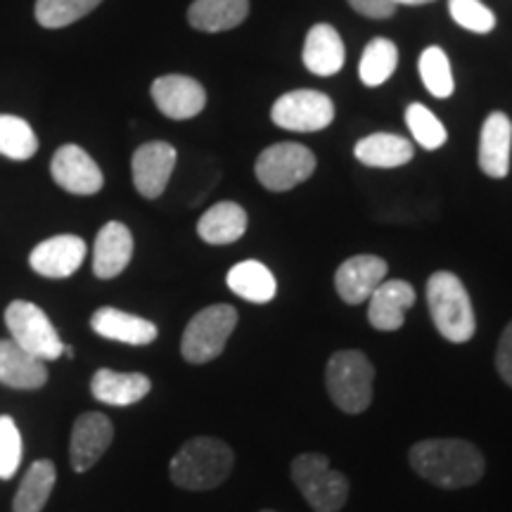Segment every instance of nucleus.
I'll return each mask as SVG.
<instances>
[{"instance_id": "5", "label": "nucleus", "mask_w": 512, "mask_h": 512, "mask_svg": "<svg viewBox=\"0 0 512 512\" xmlns=\"http://www.w3.org/2000/svg\"><path fill=\"white\" fill-rule=\"evenodd\" d=\"M292 482L304 501L316 512H339L349 498V482L342 472L332 470L323 453H302L292 460Z\"/></svg>"}, {"instance_id": "1", "label": "nucleus", "mask_w": 512, "mask_h": 512, "mask_svg": "<svg viewBox=\"0 0 512 512\" xmlns=\"http://www.w3.org/2000/svg\"><path fill=\"white\" fill-rule=\"evenodd\" d=\"M411 467L422 479L441 489H465L484 477L482 451L465 439H425L408 453Z\"/></svg>"}, {"instance_id": "23", "label": "nucleus", "mask_w": 512, "mask_h": 512, "mask_svg": "<svg viewBox=\"0 0 512 512\" xmlns=\"http://www.w3.org/2000/svg\"><path fill=\"white\" fill-rule=\"evenodd\" d=\"M247 211L238 202H219L197 221V235L207 245H233L247 233Z\"/></svg>"}, {"instance_id": "11", "label": "nucleus", "mask_w": 512, "mask_h": 512, "mask_svg": "<svg viewBox=\"0 0 512 512\" xmlns=\"http://www.w3.org/2000/svg\"><path fill=\"white\" fill-rule=\"evenodd\" d=\"M50 176L72 195H95L105 185L100 166L79 145H62L50 162Z\"/></svg>"}, {"instance_id": "7", "label": "nucleus", "mask_w": 512, "mask_h": 512, "mask_svg": "<svg viewBox=\"0 0 512 512\" xmlns=\"http://www.w3.org/2000/svg\"><path fill=\"white\" fill-rule=\"evenodd\" d=\"M316 171V155L299 143H278L266 147L256 159V181L271 192H287L309 181Z\"/></svg>"}, {"instance_id": "28", "label": "nucleus", "mask_w": 512, "mask_h": 512, "mask_svg": "<svg viewBox=\"0 0 512 512\" xmlns=\"http://www.w3.org/2000/svg\"><path fill=\"white\" fill-rule=\"evenodd\" d=\"M399 64V48L389 38H373L361 55L358 64V79L368 88H377L392 79Z\"/></svg>"}, {"instance_id": "12", "label": "nucleus", "mask_w": 512, "mask_h": 512, "mask_svg": "<svg viewBox=\"0 0 512 512\" xmlns=\"http://www.w3.org/2000/svg\"><path fill=\"white\" fill-rule=\"evenodd\" d=\"M152 100L164 117L185 121L197 117L207 105V91L200 81L183 74H166L152 83Z\"/></svg>"}, {"instance_id": "14", "label": "nucleus", "mask_w": 512, "mask_h": 512, "mask_svg": "<svg viewBox=\"0 0 512 512\" xmlns=\"http://www.w3.org/2000/svg\"><path fill=\"white\" fill-rule=\"evenodd\" d=\"M114 439V425L102 413H83L76 418L72 441H69V460L74 472H86L105 456Z\"/></svg>"}, {"instance_id": "18", "label": "nucleus", "mask_w": 512, "mask_h": 512, "mask_svg": "<svg viewBox=\"0 0 512 512\" xmlns=\"http://www.w3.org/2000/svg\"><path fill=\"white\" fill-rule=\"evenodd\" d=\"M512 121L505 112H491L479 136V169L489 178H505L510 171Z\"/></svg>"}, {"instance_id": "15", "label": "nucleus", "mask_w": 512, "mask_h": 512, "mask_svg": "<svg viewBox=\"0 0 512 512\" xmlns=\"http://www.w3.org/2000/svg\"><path fill=\"white\" fill-rule=\"evenodd\" d=\"M86 252V242L76 235H55V238L43 240L41 245L34 247L29 256V266L43 278L62 280L79 271Z\"/></svg>"}, {"instance_id": "2", "label": "nucleus", "mask_w": 512, "mask_h": 512, "mask_svg": "<svg viewBox=\"0 0 512 512\" xmlns=\"http://www.w3.org/2000/svg\"><path fill=\"white\" fill-rule=\"evenodd\" d=\"M235 453L216 437H195L178 448L171 458V482L188 491H209L223 484L233 472Z\"/></svg>"}, {"instance_id": "24", "label": "nucleus", "mask_w": 512, "mask_h": 512, "mask_svg": "<svg viewBox=\"0 0 512 512\" xmlns=\"http://www.w3.org/2000/svg\"><path fill=\"white\" fill-rule=\"evenodd\" d=\"M354 155L370 169H396L408 164L415 155V147L408 138L394 133H373L361 138L354 147Z\"/></svg>"}, {"instance_id": "3", "label": "nucleus", "mask_w": 512, "mask_h": 512, "mask_svg": "<svg viewBox=\"0 0 512 512\" xmlns=\"http://www.w3.org/2000/svg\"><path fill=\"white\" fill-rule=\"evenodd\" d=\"M427 306L441 337L453 344L470 342L477 330V318L470 294L456 273L437 271L427 280Z\"/></svg>"}, {"instance_id": "20", "label": "nucleus", "mask_w": 512, "mask_h": 512, "mask_svg": "<svg viewBox=\"0 0 512 512\" xmlns=\"http://www.w3.org/2000/svg\"><path fill=\"white\" fill-rule=\"evenodd\" d=\"M347 50H344L342 36L332 24H316L309 29L302 50V62L311 74L335 76L344 67Z\"/></svg>"}, {"instance_id": "13", "label": "nucleus", "mask_w": 512, "mask_h": 512, "mask_svg": "<svg viewBox=\"0 0 512 512\" xmlns=\"http://www.w3.org/2000/svg\"><path fill=\"white\" fill-rule=\"evenodd\" d=\"M387 261L375 254H358L344 261L335 273V287L342 302L358 306L368 302L370 294L387 278Z\"/></svg>"}, {"instance_id": "6", "label": "nucleus", "mask_w": 512, "mask_h": 512, "mask_svg": "<svg viewBox=\"0 0 512 512\" xmlns=\"http://www.w3.org/2000/svg\"><path fill=\"white\" fill-rule=\"evenodd\" d=\"M238 328V311L230 304H214L202 309L185 325L181 354L192 366L214 361L223 354L230 335Z\"/></svg>"}, {"instance_id": "9", "label": "nucleus", "mask_w": 512, "mask_h": 512, "mask_svg": "<svg viewBox=\"0 0 512 512\" xmlns=\"http://www.w3.org/2000/svg\"><path fill=\"white\" fill-rule=\"evenodd\" d=\"M271 119L275 126L297 133H318L328 128L335 119V105L325 93L299 88L280 95L273 102Z\"/></svg>"}, {"instance_id": "10", "label": "nucleus", "mask_w": 512, "mask_h": 512, "mask_svg": "<svg viewBox=\"0 0 512 512\" xmlns=\"http://www.w3.org/2000/svg\"><path fill=\"white\" fill-rule=\"evenodd\" d=\"M178 152L174 145L164 140H152V143L140 145L133 152L131 159V176L133 185L145 200H157L162 197L166 185L171 181V174L176 169Z\"/></svg>"}, {"instance_id": "17", "label": "nucleus", "mask_w": 512, "mask_h": 512, "mask_svg": "<svg viewBox=\"0 0 512 512\" xmlns=\"http://www.w3.org/2000/svg\"><path fill=\"white\" fill-rule=\"evenodd\" d=\"M133 259V235L124 223L110 221L100 228L93 247V273L100 280H112L126 271Z\"/></svg>"}, {"instance_id": "4", "label": "nucleus", "mask_w": 512, "mask_h": 512, "mask_svg": "<svg viewBox=\"0 0 512 512\" xmlns=\"http://www.w3.org/2000/svg\"><path fill=\"white\" fill-rule=\"evenodd\" d=\"M375 368L366 354L356 349L337 351L325 368V387L339 411L356 415L373 403Z\"/></svg>"}, {"instance_id": "19", "label": "nucleus", "mask_w": 512, "mask_h": 512, "mask_svg": "<svg viewBox=\"0 0 512 512\" xmlns=\"http://www.w3.org/2000/svg\"><path fill=\"white\" fill-rule=\"evenodd\" d=\"M91 328L100 337L121 344H133V347H145V344L155 342L159 335L157 325L152 320L119 311L114 306H102V309L95 311L91 318Z\"/></svg>"}, {"instance_id": "33", "label": "nucleus", "mask_w": 512, "mask_h": 512, "mask_svg": "<svg viewBox=\"0 0 512 512\" xmlns=\"http://www.w3.org/2000/svg\"><path fill=\"white\" fill-rule=\"evenodd\" d=\"M453 22L472 34H489L496 29V15L482 0H448Z\"/></svg>"}, {"instance_id": "34", "label": "nucleus", "mask_w": 512, "mask_h": 512, "mask_svg": "<svg viewBox=\"0 0 512 512\" xmlns=\"http://www.w3.org/2000/svg\"><path fill=\"white\" fill-rule=\"evenodd\" d=\"M22 463V434L10 415H0V479H12Z\"/></svg>"}, {"instance_id": "29", "label": "nucleus", "mask_w": 512, "mask_h": 512, "mask_svg": "<svg viewBox=\"0 0 512 512\" xmlns=\"http://www.w3.org/2000/svg\"><path fill=\"white\" fill-rule=\"evenodd\" d=\"M38 150V138L29 121L12 117V114H0V155L24 162L31 159Z\"/></svg>"}, {"instance_id": "37", "label": "nucleus", "mask_w": 512, "mask_h": 512, "mask_svg": "<svg viewBox=\"0 0 512 512\" xmlns=\"http://www.w3.org/2000/svg\"><path fill=\"white\" fill-rule=\"evenodd\" d=\"M394 5H427L434 3V0H392Z\"/></svg>"}, {"instance_id": "16", "label": "nucleus", "mask_w": 512, "mask_h": 512, "mask_svg": "<svg viewBox=\"0 0 512 512\" xmlns=\"http://www.w3.org/2000/svg\"><path fill=\"white\" fill-rule=\"evenodd\" d=\"M368 320L375 330L394 332L406 323V311L415 304V290L406 280H384L370 294Z\"/></svg>"}, {"instance_id": "32", "label": "nucleus", "mask_w": 512, "mask_h": 512, "mask_svg": "<svg viewBox=\"0 0 512 512\" xmlns=\"http://www.w3.org/2000/svg\"><path fill=\"white\" fill-rule=\"evenodd\" d=\"M406 124H408V131H411L415 143H418L420 147H425V150H430V152L439 150V147L446 143V138H448L446 126L441 124V121L434 117V112L427 110L422 102H413V105H408Z\"/></svg>"}, {"instance_id": "35", "label": "nucleus", "mask_w": 512, "mask_h": 512, "mask_svg": "<svg viewBox=\"0 0 512 512\" xmlns=\"http://www.w3.org/2000/svg\"><path fill=\"white\" fill-rule=\"evenodd\" d=\"M496 370H498V375H501L503 380L512 387V320L508 323V328L503 330L501 342H498Z\"/></svg>"}, {"instance_id": "27", "label": "nucleus", "mask_w": 512, "mask_h": 512, "mask_svg": "<svg viewBox=\"0 0 512 512\" xmlns=\"http://www.w3.org/2000/svg\"><path fill=\"white\" fill-rule=\"evenodd\" d=\"M57 482L53 460H36L19 484L12 512H43Z\"/></svg>"}, {"instance_id": "30", "label": "nucleus", "mask_w": 512, "mask_h": 512, "mask_svg": "<svg viewBox=\"0 0 512 512\" xmlns=\"http://www.w3.org/2000/svg\"><path fill=\"white\" fill-rule=\"evenodd\" d=\"M418 72L422 83H425V88L430 91V95H434V98H451L453 91H456L451 62H448L446 53L439 46H430L427 50H422L418 60Z\"/></svg>"}, {"instance_id": "26", "label": "nucleus", "mask_w": 512, "mask_h": 512, "mask_svg": "<svg viewBox=\"0 0 512 512\" xmlns=\"http://www.w3.org/2000/svg\"><path fill=\"white\" fill-rule=\"evenodd\" d=\"M226 283L230 292L252 304H268L278 292V283H275L271 268L254 259L240 261L238 266L230 268Z\"/></svg>"}, {"instance_id": "8", "label": "nucleus", "mask_w": 512, "mask_h": 512, "mask_svg": "<svg viewBox=\"0 0 512 512\" xmlns=\"http://www.w3.org/2000/svg\"><path fill=\"white\" fill-rule=\"evenodd\" d=\"M5 325H8L12 342L41 361H55L62 356V339L41 306L17 299L5 309Z\"/></svg>"}, {"instance_id": "38", "label": "nucleus", "mask_w": 512, "mask_h": 512, "mask_svg": "<svg viewBox=\"0 0 512 512\" xmlns=\"http://www.w3.org/2000/svg\"><path fill=\"white\" fill-rule=\"evenodd\" d=\"M261 512H275V510H261Z\"/></svg>"}, {"instance_id": "25", "label": "nucleus", "mask_w": 512, "mask_h": 512, "mask_svg": "<svg viewBox=\"0 0 512 512\" xmlns=\"http://www.w3.org/2000/svg\"><path fill=\"white\" fill-rule=\"evenodd\" d=\"M249 15V0H195L188 10L192 29L219 34L240 27Z\"/></svg>"}, {"instance_id": "36", "label": "nucleus", "mask_w": 512, "mask_h": 512, "mask_svg": "<svg viewBox=\"0 0 512 512\" xmlns=\"http://www.w3.org/2000/svg\"><path fill=\"white\" fill-rule=\"evenodd\" d=\"M349 5L358 12V15H366L373 19H387L392 17L396 10L392 0H349Z\"/></svg>"}, {"instance_id": "22", "label": "nucleus", "mask_w": 512, "mask_h": 512, "mask_svg": "<svg viewBox=\"0 0 512 512\" xmlns=\"http://www.w3.org/2000/svg\"><path fill=\"white\" fill-rule=\"evenodd\" d=\"M152 382L143 373H117V370L100 368L91 380V392L107 406H131L150 394Z\"/></svg>"}, {"instance_id": "31", "label": "nucleus", "mask_w": 512, "mask_h": 512, "mask_svg": "<svg viewBox=\"0 0 512 512\" xmlns=\"http://www.w3.org/2000/svg\"><path fill=\"white\" fill-rule=\"evenodd\" d=\"M102 0H36V22L46 29H62L79 22Z\"/></svg>"}, {"instance_id": "21", "label": "nucleus", "mask_w": 512, "mask_h": 512, "mask_svg": "<svg viewBox=\"0 0 512 512\" xmlns=\"http://www.w3.org/2000/svg\"><path fill=\"white\" fill-rule=\"evenodd\" d=\"M46 382L48 368L41 358L12 339H0V384L12 389H41Z\"/></svg>"}]
</instances>
